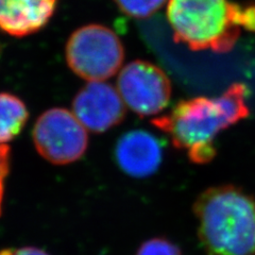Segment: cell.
<instances>
[{"label":"cell","mask_w":255,"mask_h":255,"mask_svg":"<svg viewBox=\"0 0 255 255\" xmlns=\"http://www.w3.org/2000/svg\"><path fill=\"white\" fill-rule=\"evenodd\" d=\"M247 96V87L235 83L219 97L180 101L169 114L151 123L168 134L173 146L184 150L191 162L206 164L217 153L215 139L219 133L249 116Z\"/></svg>","instance_id":"6da1fadb"},{"label":"cell","mask_w":255,"mask_h":255,"mask_svg":"<svg viewBox=\"0 0 255 255\" xmlns=\"http://www.w3.org/2000/svg\"><path fill=\"white\" fill-rule=\"evenodd\" d=\"M194 214L207 255H255V199L244 189L207 188L196 199Z\"/></svg>","instance_id":"7a4b0ae2"},{"label":"cell","mask_w":255,"mask_h":255,"mask_svg":"<svg viewBox=\"0 0 255 255\" xmlns=\"http://www.w3.org/2000/svg\"><path fill=\"white\" fill-rule=\"evenodd\" d=\"M239 3L229 0H168L167 19L177 43L194 51H231L241 36Z\"/></svg>","instance_id":"3957f363"},{"label":"cell","mask_w":255,"mask_h":255,"mask_svg":"<svg viewBox=\"0 0 255 255\" xmlns=\"http://www.w3.org/2000/svg\"><path fill=\"white\" fill-rule=\"evenodd\" d=\"M69 68L87 82L106 81L121 71L125 48L115 32L92 23L77 29L65 48Z\"/></svg>","instance_id":"277c9868"},{"label":"cell","mask_w":255,"mask_h":255,"mask_svg":"<svg viewBox=\"0 0 255 255\" xmlns=\"http://www.w3.org/2000/svg\"><path fill=\"white\" fill-rule=\"evenodd\" d=\"M39 155L54 165H67L81 158L89 146L83 125L63 108L48 110L37 118L32 132Z\"/></svg>","instance_id":"5b68a950"},{"label":"cell","mask_w":255,"mask_h":255,"mask_svg":"<svg viewBox=\"0 0 255 255\" xmlns=\"http://www.w3.org/2000/svg\"><path fill=\"white\" fill-rule=\"evenodd\" d=\"M117 91L126 107L135 114L152 116L168 107L171 83L165 71L155 64L136 60L119 71Z\"/></svg>","instance_id":"8992f818"},{"label":"cell","mask_w":255,"mask_h":255,"mask_svg":"<svg viewBox=\"0 0 255 255\" xmlns=\"http://www.w3.org/2000/svg\"><path fill=\"white\" fill-rule=\"evenodd\" d=\"M73 113L86 130L103 133L124 121L126 105L114 86L89 82L75 96Z\"/></svg>","instance_id":"52a82bcc"},{"label":"cell","mask_w":255,"mask_h":255,"mask_svg":"<svg viewBox=\"0 0 255 255\" xmlns=\"http://www.w3.org/2000/svg\"><path fill=\"white\" fill-rule=\"evenodd\" d=\"M114 154L117 165L125 173L143 179L158 170L163 159V148L152 133L132 130L118 139Z\"/></svg>","instance_id":"ba28073f"},{"label":"cell","mask_w":255,"mask_h":255,"mask_svg":"<svg viewBox=\"0 0 255 255\" xmlns=\"http://www.w3.org/2000/svg\"><path fill=\"white\" fill-rule=\"evenodd\" d=\"M58 0H0V30L16 37L41 30L50 20Z\"/></svg>","instance_id":"9c48e42d"},{"label":"cell","mask_w":255,"mask_h":255,"mask_svg":"<svg viewBox=\"0 0 255 255\" xmlns=\"http://www.w3.org/2000/svg\"><path fill=\"white\" fill-rule=\"evenodd\" d=\"M29 111L17 96L0 93V143H7L21 132Z\"/></svg>","instance_id":"30bf717a"},{"label":"cell","mask_w":255,"mask_h":255,"mask_svg":"<svg viewBox=\"0 0 255 255\" xmlns=\"http://www.w3.org/2000/svg\"><path fill=\"white\" fill-rule=\"evenodd\" d=\"M124 14L133 18H148L168 0H113Z\"/></svg>","instance_id":"8fae6325"},{"label":"cell","mask_w":255,"mask_h":255,"mask_svg":"<svg viewBox=\"0 0 255 255\" xmlns=\"http://www.w3.org/2000/svg\"><path fill=\"white\" fill-rule=\"evenodd\" d=\"M136 255H182L177 245L166 238H151L141 244Z\"/></svg>","instance_id":"7c38bea8"},{"label":"cell","mask_w":255,"mask_h":255,"mask_svg":"<svg viewBox=\"0 0 255 255\" xmlns=\"http://www.w3.org/2000/svg\"><path fill=\"white\" fill-rule=\"evenodd\" d=\"M11 149L6 143H0V216L2 213V202L4 195V181L10 170Z\"/></svg>","instance_id":"4fadbf2b"},{"label":"cell","mask_w":255,"mask_h":255,"mask_svg":"<svg viewBox=\"0 0 255 255\" xmlns=\"http://www.w3.org/2000/svg\"><path fill=\"white\" fill-rule=\"evenodd\" d=\"M238 20L242 29L255 33V2L239 3Z\"/></svg>","instance_id":"5bb4252c"},{"label":"cell","mask_w":255,"mask_h":255,"mask_svg":"<svg viewBox=\"0 0 255 255\" xmlns=\"http://www.w3.org/2000/svg\"><path fill=\"white\" fill-rule=\"evenodd\" d=\"M0 255H49L44 250L34 247H23V248H10L0 251Z\"/></svg>","instance_id":"9a60e30c"},{"label":"cell","mask_w":255,"mask_h":255,"mask_svg":"<svg viewBox=\"0 0 255 255\" xmlns=\"http://www.w3.org/2000/svg\"><path fill=\"white\" fill-rule=\"evenodd\" d=\"M1 53H2V46L0 44V57H1Z\"/></svg>","instance_id":"2e32d148"}]
</instances>
